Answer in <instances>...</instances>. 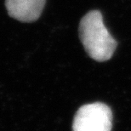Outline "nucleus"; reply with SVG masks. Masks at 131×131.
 Returning a JSON list of instances; mask_svg holds the SVG:
<instances>
[{
	"label": "nucleus",
	"instance_id": "3",
	"mask_svg": "<svg viewBox=\"0 0 131 131\" xmlns=\"http://www.w3.org/2000/svg\"><path fill=\"white\" fill-rule=\"evenodd\" d=\"M46 0H5L9 15L22 22L35 21L41 15Z\"/></svg>",
	"mask_w": 131,
	"mask_h": 131
},
{
	"label": "nucleus",
	"instance_id": "1",
	"mask_svg": "<svg viewBox=\"0 0 131 131\" xmlns=\"http://www.w3.org/2000/svg\"><path fill=\"white\" fill-rule=\"evenodd\" d=\"M79 36L87 54L96 61H108L117 48V42L105 27L98 10H92L83 17Z\"/></svg>",
	"mask_w": 131,
	"mask_h": 131
},
{
	"label": "nucleus",
	"instance_id": "2",
	"mask_svg": "<svg viewBox=\"0 0 131 131\" xmlns=\"http://www.w3.org/2000/svg\"><path fill=\"white\" fill-rule=\"evenodd\" d=\"M112 113L101 102L87 104L78 110L72 125L73 131H111Z\"/></svg>",
	"mask_w": 131,
	"mask_h": 131
}]
</instances>
